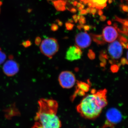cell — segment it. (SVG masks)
<instances>
[{
	"label": "cell",
	"instance_id": "23",
	"mask_svg": "<svg viewBox=\"0 0 128 128\" xmlns=\"http://www.w3.org/2000/svg\"><path fill=\"white\" fill-rule=\"evenodd\" d=\"M97 10L96 9L94 8H91L90 9V13H92V15H94L96 14V12Z\"/></svg>",
	"mask_w": 128,
	"mask_h": 128
},
{
	"label": "cell",
	"instance_id": "43",
	"mask_svg": "<svg viewBox=\"0 0 128 128\" xmlns=\"http://www.w3.org/2000/svg\"></svg>",
	"mask_w": 128,
	"mask_h": 128
},
{
	"label": "cell",
	"instance_id": "20",
	"mask_svg": "<svg viewBox=\"0 0 128 128\" xmlns=\"http://www.w3.org/2000/svg\"><path fill=\"white\" fill-rule=\"evenodd\" d=\"M121 7L122 8V10L124 12H128V6L126 5H121Z\"/></svg>",
	"mask_w": 128,
	"mask_h": 128
},
{
	"label": "cell",
	"instance_id": "7",
	"mask_svg": "<svg viewBox=\"0 0 128 128\" xmlns=\"http://www.w3.org/2000/svg\"><path fill=\"white\" fill-rule=\"evenodd\" d=\"M2 70L6 75L9 76H13L18 73L19 71V66L15 60H9L4 62Z\"/></svg>",
	"mask_w": 128,
	"mask_h": 128
},
{
	"label": "cell",
	"instance_id": "18",
	"mask_svg": "<svg viewBox=\"0 0 128 128\" xmlns=\"http://www.w3.org/2000/svg\"><path fill=\"white\" fill-rule=\"evenodd\" d=\"M79 20V22L81 25H83L86 23V18L83 16H80V18Z\"/></svg>",
	"mask_w": 128,
	"mask_h": 128
},
{
	"label": "cell",
	"instance_id": "9",
	"mask_svg": "<svg viewBox=\"0 0 128 128\" xmlns=\"http://www.w3.org/2000/svg\"><path fill=\"white\" fill-rule=\"evenodd\" d=\"M102 35L105 42L111 43L116 40L118 36V34L115 28L108 26L103 29Z\"/></svg>",
	"mask_w": 128,
	"mask_h": 128
},
{
	"label": "cell",
	"instance_id": "15",
	"mask_svg": "<svg viewBox=\"0 0 128 128\" xmlns=\"http://www.w3.org/2000/svg\"><path fill=\"white\" fill-rule=\"evenodd\" d=\"M114 18H115V19H114L115 20H114L117 21H118V22H119L120 23L122 24L124 26H128V20L119 18L118 17L116 16H115Z\"/></svg>",
	"mask_w": 128,
	"mask_h": 128
},
{
	"label": "cell",
	"instance_id": "24",
	"mask_svg": "<svg viewBox=\"0 0 128 128\" xmlns=\"http://www.w3.org/2000/svg\"><path fill=\"white\" fill-rule=\"evenodd\" d=\"M100 16H101L100 18V20L104 22V21H105L106 19V17L105 16L102 15Z\"/></svg>",
	"mask_w": 128,
	"mask_h": 128
},
{
	"label": "cell",
	"instance_id": "14",
	"mask_svg": "<svg viewBox=\"0 0 128 128\" xmlns=\"http://www.w3.org/2000/svg\"><path fill=\"white\" fill-rule=\"evenodd\" d=\"M94 41L99 44H102L105 43V41L103 38L102 35L91 34Z\"/></svg>",
	"mask_w": 128,
	"mask_h": 128
},
{
	"label": "cell",
	"instance_id": "26",
	"mask_svg": "<svg viewBox=\"0 0 128 128\" xmlns=\"http://www.w3.org/2000/svg\"><path fill=\"white\" fill-rule=\"evenodd\" d=\"M69 10L71 12L73 13H76V12H77L76 9L74 8H72V9H70V10Z\"/></svg>",
	"mask_w": 128,
	"mask_h": 128
},
{
	"label": "cell",
	"instance_id": "25",
	"mask_svg": "<svg viewBox=\"0 0 128 128\" xmlns=\"http://www.w3.org/2000/svg\"><path fill=\"white\" fill-rule=\"evenodd\" d=\"M72 17H73V18L74 19V22H75V23H77L78 21V19L77 18V15H74V16H73Z\"/></svg>",
	"mask_w": 128,
	"mask_h": 128
},
{
	"label": "cell",
	"instance_id": "8",
	"mask_svg": "<svg viewBox=\"0 0 128 128\" xmlns=\"http://www.w3.org/2000/svg\"><path fill=\"white\" fill-rule=\"evenodd\" d=\"M75 41L76 46L80 48H84L90 45L92 40L90 35L86 32H81L76 34Z\"/></svg>",
	"mask_w": 128,
	"mask_h": 128
},
{
	"label": "cell",
	"instance_id": "28",
	"mask_svg": "<svg viewBox=\"0 0 128 128\" xmlns=\"http://www.w3.org/2000/svg\"><path fill=\"white\" fill-rule=\"evenodd\" d=\"M98 14L99 16H102V14H103V12H102L101 9H100V10H98Z\"/></svg>",
	"mask_w": 128,
	"mask_h": 128
},
{
	"label": "cell",
	"instance_id": "10",
	"mask_svg": "<svg viewBox=\"0 0 128 128\" xmlns=\"http://www.w3.org/2000/svg\"><path fill=\"white\" fill-rule=\"evenodd\" d=\"M82 52L81 48L75 45L70 46L66 51V58L70 61L80 60L82 56Z\"/></svg>",
	"mask_w": 128,
	"mask_h": 128
},
{
	"label": "cell",
	"instance_id": "36",
	"mask_svg": "<svg viewBox=\"0 0 128 128\" xmlns=\"http://www.w3.org/2000/svg\"><path fill=\"white\" fill-rule=\"evenodd\" d=\"M112 2V0H108V2L109 4H111Z\"/></svg>",
	"mask_w": 128,
	"mask_h": 128
},
{
	"label": "cell",
	"instance_id": "2",
	"mask_svg": "<svg viewBox=\"0 0 128 128\" xmlns=\"http://www.w3.org/2000/svg\"><path fill=\"white\" fill-rule=\"evenodd\" d=\"M106 89L93 92L86 96L77 106V111L82 117L89 119L97 118L108 104Z\"/></svg>",
	"mask_w": 128,
	"mask_h": 128
},
{
	"label": "cell",
	"instance_id": "35",
	"mask_svg": "<svg viewBox=\"0 0 128 128\" xmlns=\"http://www.w3.org/2000/svg\"><path fill=\"white\" fill-rule=\"evenodd\" d=\"M107 24L108 25H111V24H112V22H111L110 20H108V21L107 22Z\"/></svg>",
	"mask_w": 128,
	"mask_h": 128
},
{
	"label": "cell",
	"instance_id": "29",
	"mask_svg": "<svg viewBox=\"0 0 128 128\" xmlns=\"http://www.w3.org/2000/svg\"><path fill=\"white\" fill-rule=\"evenodd\" d=\"M83 25H81L80 24V25H78V26H77V28H78V29H79L80 30L82 28H83Z\"/></svg>",
	"mask_w": 128,
	"mask_h": 128
},
{
	"label": "cell",
	"instance_id": "19",
	"mask_svg": "<svg viewBox=\"0 0 128 128\" xmlns=\"http://www.w3.org/2000/svg\"><path fill=\"white\" fill-rule=\"evenodd\" d=\"M58 28V27L57 25L56 24H53L51 25V30L55 32V31H57Z\"/></svg>",
	"mask_w": 128,
	"mask_h": 128
},
{
	"label": "cell",
	"instance_id": "33",
	"mask_svg": "<svg viewBox=\"0 0 128 128\" xmlns=\"http://www.w3.org/2000/svg\"><path fill=\"white\" fill-rule=\"evenodd\" d=\"M89 2V0H84V4H87V3H88Z\"/></svg>",
	"mask_w": 128,
	"mask_h": 128
},
{
	"label": "cell",
	"instance_id": "12",
	"mask_svg": "<svg viewBox=\"0 0 128 128\" xmlns=\"http://www.w3.org/2000/svg\"><path fill=\"white\" fill-rule=\"evenodd\" d=\"M77 86L78 89L77 91L78 94H82L88 91L89 88V85L84 82H78Z\"/></svg>",
	"mask_w": 128,
	"mask_h": 128
},
{
	"label": "cell",
	"instance_id": "34",
	"mask_svg": "<svg viewBox=\"0 0 128 128\" xmlns=\"http://www.w3.org/2000/svg\"><path fill=\"white\" fill-rule=\"evenodd\" d=\"M82 4L81 3H80V2H78L77 3V5H76V6H77V8H79L81 6Z\"/></svg>",
	"mask_w": 128,
	"mask_h": 128
},
{
	"label": "cell",
	"instance_id": "39",
	"mask_svg": "<svg viewBox=\"0 0 128 128\" xmlns=\"http://www.w3.org/2000/svg\"><path fill=\"white\" fill-rule=\"evenodd\" d=\"M80 15H78V16H77V19H78V20H80Z\"/></svg>",
	"mask_w": 128,
	"mask_h": 128
},
{
	"label": "cell",
	"instance_id": "5",
	"mask_svg": "<svg viewBox=\"0 0 128 128\" xmlns=\"http://www.w3.org/2000/svg\"><path fill=\"white\" fill-rule=\"evenodd\" d=\"M59 82L63 88L70 89L73 87L76 83L75 76L70 71L62 72L58 77Z\"/></svg>",
	"mask_w": 128,
	"mask_h": 128
},
{
	"label": "cell",
	"instance_id": "42",
	"mask_svg": "<svg viewBox=\"0 0 128 128\" xmlns=\"http://www.w3.org/2000/svg\"></svg>",
	"mask_w": 128,
	"mask_h": 128
},
{
	"label": "cell",
	"instance_id": "4",
	"mask_svg": "<svg viewBox=\"0 0 128 128\" xmlns=\"http://www.w3.org/2000/svg\"><path fill=\"white\" fill-rule=\"evenodd\" d=\"M121 112L116 108H112L108 110L106 113V119L104 127H113L119 123L122 119Z\"/></svg>",
	"mask_w": 128,
	"mask_h": 128
},
{
	"label": "cell",
	"instance_id": "40",
	"mask_svg": "<svg viewBox=\"0 0 128 128\" xmlns=\"http://www.w3.org/2000/svg\"><path fill=\"white\" fill-rule=\"evenodd\" d=\"M2 2H1L0 1V8L1 6V5H2Z\"/></svg>",
	"mask_w": 128,
	"mask_h": 128
},
{
	"label": "cell",
	"instance_id": "13",
	"mask_svg": "<svg viewBox=\"0 0 128 128\" xmlns=\"http://www.w3.org/2000/svg\"><path fill=\"white\" fill-rule=\"evenodd\" d=\"M89 2H92L96 6V9H103L106 6V2L108 0H89Z\"/></svg>",
	"mask_w": 128,
	"mask_h": 128
},
{
	"label": "cell",
	"instance_id": "21",
	"mask_svg": "<svg viewBox=\"0 0 128 128\" xmlns=\"http://www.w3.org/2000/svg\"><path fill=\"white\" fill-rule=\"evenodd\" d=\"M85 31H88L90 30V29H91V26L89 25H83V28Z\"/></svg>",
	"mask_w": 128,
	"mask_h": 128
},
{
	"label": "cell",
	"instance_id": "3",
	"mask_svg": "<svg viewBox=\"0 0 128 128\" xmlns=\"http://www.w3.org/2000/svg\"><path fill=\"white\" fill-rule=\"evenodd\" d=\"M40 50L43 54L51 58L58 50L59 44L55 38H48L42 41L40 45Z\"/></svg>",
	"mask_w": 128,
	"mask_h": 128
},
{
	"label": "cell",
	"instance_id": "11",
	"mask_svg": "<svg viewBox=\"0 0 128 128\" xmlns=\"http://www.w3.org/2000/svg\"><path fill=\"white\" fill-rule=\"evenodd\" d=\"M56 9L59 11H64L66 10V2L64 0H57L53 2Z\"/></svg>",
	"mask_w": 128,
	"mask_h": 128
},
{
	"label": "cell",
	"instance_id": "1",
	"mask_svg": "<svg viewBox=\"0 0 128 128\" xmlns=\"http://www.w3.org/2000/svg\"><path fill=\"white\" fill-rule=\"evenodd\" d=\"M32 128H60L61 122L57 115L58 104L54 100L41 98Z\"/></svg>",
	"mask_w": 128,
	"mask_h": 128
},
{
	"label": "cell",
	"instance_id": "17",
	"mask_svg": "<svg viewBox=\"0 0 128 128\" xmlns=\"http://www.w3.org/2000/svg\"><path fill=\"white\" fill-rule=\"evenodd\" d=\"M65 26L67 30H71L73 29V27L74 26V25L72 24L67 22L66 23Z\"/></svg>",
	"mask_w": 128,
	"mask_h": 128
},
{
	"label": "cell",
	"instance_id": "16",
	"mask_svg": "<svg viewBox=\"0 0 128 128\" xmlns=\"http://www.w3.org/2000/svg\"><path fill=\"white\" fill-rule=\"evenodd\" d=\"M6 58V54L2 52L0 49V65L4 63Z\"/></svg>",
	"mask_w": 128,
	"mask_h": 128
},
{
	"label": "cell",
	"instance_id": "38",
	"mask_svg": "<svg viewBox=\"0 0 128 128\" xmlns=\"http://www.w3.org/2000/svg\"><path fill=\"white\" fill-rule=\"evenodd\" d=\"M82 7H81V6H80V7L78 8V10H79V11H80L81 10H82Z\"/></svg>",
	"mask_w": 128,
	"mask_h": 128
},
{
	"label": "cell",
	"instance_id": "31",
	"mask_svg": "<svg viewBox=\"0 0 128 128\" xmlns=\"http://www.w3.org/2000/svg\"><path fill=\"white\" fill-rule=\"evenodd\" d=\"M72 4H73V6H76L78 2H77V1H74L72 2Z\"/></svg>",
	"mask_w": 128,
	"mask_h": 128
},
{
	"label": "cell",
	"instance_id": "32",
	"mask_svg": "<svg viewBox=\"0 0 128 128\" xmlns=\"http://www.w3.org/2000/svg\"><path fill=\"white\" fill-rule=\"evenodd\" d=\"M68 22H69V23H72L73 22V21L72 20V19L71 18H70V19H69L68 20Z\"/></svg>",
	"mask_w": 128,
	"mask_h": 128
},
{
	"label": "cell",
	"instance_id": "41",
	"mask_svg": "<svg viewBox=\"0 0 128 128\" xmlns=\"http://www.w3.org/2000/svg\"><path fill=\"white\" fill-rule=\"evenodd\" d=\"M80 0L82 2H84V0Z\"/></svg>",
	"mask_w": 128,
	"mask_h": 128
},
{
	"label": "cell",
	"instance_id": "6",
	"mask_svg": "<svg viewBox=\"0 0 128 128\" xmlns=\"http://www.w3.org/2000/svg\"><path fill=\"white\" fill-rule=\"evenodd\" d=\"M123 46L120 42L115 40L110 44L108 48L110 57L114 59H118L121 57L123 52Z\"/></svg>",
	"mask_w": 128,
	"mask_h": 128
},
{
	"label": "cell",
	"instance_id": "37",
	"mask_svg": "<svg viewBox=\"0 0 128 128\" xmlns=\"http://www.w3.org/2000/svg\"><path fill=\"white\" fill-rule=\"evenodd\" d=\"M81 7L82 9H83L84 8V5L83 4H82L81 6Z\"/></svg>",
	"mask_w": 128,
	"mask_h": 128
},
{
	"label": "cell",
	"instance_id": "30",
	"mask_svg": "<svg viewBox=\"0 0 128 128\" xmlns=\"http://www.w3.org/2000/svg\"><path fill=\"white\" fill-rule=\"evenodd\" d=\"M91 8L89 7L88 8H87V9H86V12H87V13H90V12Z\"/></svg>",
	"mask_w": 128,
	"mask_h": 128
},
{
	"label": "cell",
	"instance_id": "22",
	"mask_svg": "<svg viewBox=\"0 0 128 128\" xmlns=\"http://www.w3.org/2000/svg\"><path fill=\"white\" fill-rule=\"evenodd\" d=\"M86 10L85 9H82L80 11V15H86L87 14Z\"/></svg>",
	"mask_w": 128,
	"mask_h": 128
},
{
	"label": "cell",
	"instance_id": "27",
	"mask_svg": "<svg viewBox=\"0 0 128 128\" xmlns=\"http://www.w3.org/2000/svg\"><path fill=\"white\" fill-rule=\"evenodd\" d=\"M56 21H57V23H58V24L59 26H61L63 25V22H61V21H60V20H57Z\"/></svg>",
	"mask_w": 128,
	"mask_h": 128
}]
</instances>
